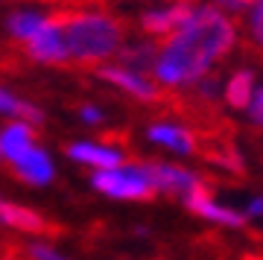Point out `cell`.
<instances>
[{
    "label": "cell",
    "mask_w": 263,
    "mask_h": 260,
    "mask_svg": "<svg viewBox=\"0 0 263 260\" xmlns=\"http://www.w3.org/2000/svg\"><path fill=\"white\" fill-rule=\"evenodd\" d=\"M249 32H252V41L263 50V0H254L252 18H249Z\"/></svg>",
    "instance_id": "d6986e66"
},
{
    "label": "cell",
    "mask_w": 263,
    "mask_h": 260,
    "mask_svg": "<svg viewBox=\"0 0 263 260\" xmlns=\"http://www.w3.org/2000/svg\"><path fill=\"white\" fill-rule=\"evenodd\" d=\"M149 138L161 146H170L173 152H196V135L181 126H170V123H158L149 129Z\"/></svg>",
    "instance_id": "7c38bea8"
},
{
    "label": "cell",
    "mask_w": 263,
    "mask_h": 260,
    "mask_svg": "<svg viewBox=\"0 0 263 260\" xmlns=\"http://www.w3.org/2000/svg\"><path fill=\"white\" fill-rule=\"evenodd\" d=\"M0 260H67L47 246H27V243H0Z\"/></svg>",
    "instance_id": "5bb4252c"
},
{
    "label": "cell",
    "mask_w": 263,
    "mask_h": 260,
    "mask_svg": "<svg viewBox=\"0 0 263 260\" xmlns=\"http://www.w3.org/2000/svg\"><path fill=\"white\" fill-rule=\"evenodd\" d=\"M9 170L21 178V181H27V184H47L50 178H53V164H50V158L35 146L27 149L21 158L12 161Z\"/></svg>",
    "instance_id": "30bf717a"
},
{
    "label": "cell",
    "mask_w": 263,
    "mask_h": 260,
    "mask_svg": "<svg viewBox=\"0 0 263 260\" xmlns=\"http://www.w3.org/2000/svg\"><path fill=\"white\" fill-rule=\"evenodd\" d=\"M240 3V9H246V6H254V0H237Z\"/></svg>",
    "instance_id": "cb8c5ba5"
},
{
    "label": "cell",
    "mask_w": 263,
    "mask_h": 260,
    "mask_svg": "<svg viewBox=\"0 0 263 260\" xmlns=\"http://www.w3.org/2000/svg\"><path fill=\"white\" fill-rule=\"evenodd\" d=\"M97 76H103L105 82L123 88V91L132 94L135 100H143V102H161L164 100V91H161V88H155L146 76L135 73V70H126V67H100Z\"/></svg>",
    "instance_id": "9c48e42d"
},
{
    "label": "cell",
    "mask_w": 263,
    "mask_h": 260,
    "mask_svg": "<svg viewBox=\"0 0 263 260\" xmlns=\"http://www.w3.org/2000/svg\"><path fill=\"white\" fill-rule=\"evenodd\" d=\"M32 129H29V123H9L6 129H3V135H0V152L6 155L9 161L21 158L27 149H32Z\"/></svg>",
    "instance_id": "4fadbf2b"
},
{
    "label": "cell",
    "mask_w": 263,
    "mask_h": 260,
    "mask_svg": "<svg viewBox=\"0 0 263 260\" xmlns=\"http://www.w3.org/2000/svg\"><path fill=\"white\" fill-rule=\"evenodd\" d=\"M0 114H15L21 123H41V112H38L35 105H29V102L18 100V97H12L0 88Z\"/></svg>",
    "instance_id": "e0dca14e"
},
{
    "label": "cell",
    "mask_w": 263,
    "mask_h": 260,
    "mask_svg": "<svg viewBox=\"0 0 263 260\" xmlns=\"http://www.w3.org/2000/svg\"><path fill=\"white\" fill-rule=\"evenodd\" d=\"M240 260H263V254H246V257H240Z\"/></svg>",
    "instance_id": "d4e9b609"
},
{
    "label": "cell",
    "mask_w": 263,
    "mask_h": 260,
    "mask_svg": "<svg viewBox=\"0 0 263 260\" xmlns=\"http://www.w3.org/2000/svg\"><path fill=\"white\" fill-rule=\"evenodd\" d=\"M67 155L79 164H88V167L97 170H114L123 164V155L111 146H97V143H70L67 146Z\"/></svg>",
    "instance_id": "8fae6325"
},
{
    "label": "cell",
    "mask_w": 263,
    "mask_h": 260,
    "mask_svg": "<svg viewBox=\"0 0 263 260\" xmlns=\"http://www.w3.org/2000/svg\"><path fill=\"white\" fill-rule=\"evenodd\" d=\"M24 53L35 62H47V65H65L67 62V47L62 38V29L53 24L50 18H44V24L35 29V35H29L24 41Z\"/></svg>",
    "instance_id": "277c9868"
},
{
    "label": "cell",
    "mask_w": 263,
    "mask_h": 260,
    "mask_svg": "<svg viewBox=\"0 0 263 260\" xmlns=\"http://www.w3.org/2000/svg\"><path fill=\"white\" fill-rule=\"evenodd\" d=\"M254 97V76L249 70H237L226 85V100L231 108H249Z\"/></svg>",
    "instance_id": "9a60e30c"
},
{
    "label": "cell",
    "mask_w": 263,
    "mask_h": 260,
    "mask_svg": "<svg viewBox=\"0 0 263 260\" xmlns=\"http://www.w3.org/2000/svg\"><path fill=\"white\" fill-rule=\"evenodd\" d=\"M219 6H226V9H231V12H240V3L237 0H216Z\"/></svg>",
    "instance_id": "603a6c76"
},
{
    "label": "cell",
    "mask_w": 263,
    "mask_h": 260,
    "mask_svg": "<svg viewBox=\"0 0 263 260\" xmlns=\"http://www.w3.org/2000/svg\"><path fill=\"white\" fill-rule=\"evenodd\" d=\"M94 187L105 196H114V199H138V202H146V199H155V187L146 178V173L141 170V164H132V167H114V170H97L94 173Z\"/></svg>",
    "instance_id": "3957f363"
},
{
    "label": "cell",
    "mask_w": 263,
    "mask_h": 260,
    "mask_svg": "<svg viewBox=\"0 0 263 260\" xmlns=\"http://www.w3.org/2000/svg\"><path fill=\"white\" fill-rule=\"evenodd\" d=\"M193 3L190 0H179L173 6H164V9H152V12H143L141 15V29L149 32V35H158V38H167L173 35L176 29L184 24V21L193 15Z\"/></svg>",
    "instance_id": "52a82bcc"
},
{
    "label": "cell",
    "mask_w": 263,
    "mask_h": 260,
    "mask_svg": "<svg viewBox=\"0 0 263 260\" xmlns=\"http://www.w3.org/2000/svg\"><path fill=\"white\" fill-rule=\"evenodd\" d=\"M184 205H187L193 214L205 216L211 222H219V225H228V228H243L246 225V216L231 211V208H222V205L214 202V196H211V187L205 181H199L187 196H184Z\"/></svg>",
    "instance_id": "8992f818"
},
{
    "label": "cell",
    "mask_w": 263,
    "mask_h": 260,
    "mask_svg": "<svg viewBox=\"0 0 263 260\" xmlns=\"http://www.w3.org/2000/svg\"><path fill=\"white\" fill-rule=\"evenodd\" d=\"M260 214H263V199H254L249 205V216H260Z\"/></svg>",
    "instance_id": "7402d4cb"
},
{
    "label": "cell",
    "mask_w": 263,
    "mask_h": 260,
    "mask_svg": "<svg viewBox=\"0 0 263 260\" xmlns=\"http://www.w3.org/2000/svg\"><path fill=\"white\" fill-rule=\"evenodd\" d=\"M0 222L9 225V228H18V231L44 234V237H59L62 234V225L53 222L50 216L38 214L32 208H24V205L6 202V199H0Z\"/></svg>",
    "instance_id": "5b68a950"
},
{
    "label": "cell",
    "mask_w": 263,
    "mask_h": 260,
    "mask_svg": "<svg viewBox=\"0 0 263 260\" xmlns=\"http://www.w3.org/2000/svg\"><path fill=\"white\" fill-rule=\"evenodd\" d=\"M141 170L146 173V178L152 181L155 190H164V193H173V196H187L202 181L199 176H193L187 170L170 167V164H141Z\"/></svg>",
    "instance_id": "ba28073f"
},
{
    "label": "cell",
    "mask_w": 263,
    "mask_h": 260,
    "mask_svg": "<svg viewBox=\"0 0 263 260\" xmlns=\"http://www.w3.org/2000/svg\"><path fill=\"white\" fill-rule=\"evenodd\" d=\"M249 114H252V120L257 123V126H263V88L252 97V102H249Z\"/></svg>",
    "instance_id": "ffe728a7"
},
{
    "label": "cell",
    "mask_w": 263,
    "mask_h": 260,
    "mask_svg": "<svg viewBox=\"0 0 263 260\" xmlns=\"http://www.w3.org/2000/svg\"><path fill=\"white\" fill-rule=\"evenodd\" d=\"M117 56H120V62L126 65V70H135V73H141V70H149V67H155V59H158V47H155V44L123 47Z\"/></svg>",
    "instance_id": "2e32d148"
},
{
    "label": "cell",
    "mask_w": 263,
    "mask_h": 260,
    "mask_svg": "<svg viewBox=\"0 0 263 260\" xmlns=\"http://www.w3.org/2000/svg\"><path fill=\"white\" fill-rule=\"evenodd\" d=\"M44 24V18L38 15V12H15L9 18V32L18 41H27L29 35H35V29Z\"/></svg>",
    "instance_id": "ac0fdd59"
},
{
    "label": "cell",
    "mask_w": 263,
    "mask_h": 260,
    "mask_svg": "<svg viewBox=\"0 0 263 260\" xmlns=\"http://www.w3.org/2000/svg\"><path fill=\"white\" fill-rule=\"evenodd\" d=\"M234 24L214 6H196L184 24L164 44L155 59V76L164 85H190L199 82L214 62L234 47Z\"/></svg>",
    "instance_id": "6da1fadb"
},
{
    "label": "cell",
    "mask_w": 263,
    "mask_h": 260,
    "mask_svg": "<svg viewBox=\"0 0 263 260\" xmlns=\"http://www.w3.org/2000/svg\"><path fill=\"white\" fill-rule=\"evenodd\" d=\"M82 117L88 123H100V120H103V114L97 112V108H91V105H85V108H82Z\"/></svg>",
    "instance_id": "44dd1931"
},
{
    "label": "cell",
    "mask_w": 263,
    "mask_h": 260,
    "mask_svg": "<svg viewBox=\"0 0 263 260\" xmlns=\"http://www.w3.org/2000/svg\"><path fill=\"white\" fill-rule=\"evenodd\" d=\"M50 21L62 29L67 59H76L85 65H94V62L114 56L123 44V35H126V24L108 12H88L79 6L62 9L59 6L50 15Z\"/></svg>",
    "instance_id": "7a4b0ae2"
}]
</instances>
